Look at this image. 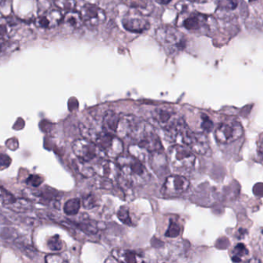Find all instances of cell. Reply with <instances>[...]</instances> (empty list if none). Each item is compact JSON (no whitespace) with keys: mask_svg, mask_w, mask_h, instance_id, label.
Returning <instances> with one entry per match:
<instances>
[{"mask_svg":"<svg viewBox=\"0 0 263 263\" xmlns=\"http://www.w3.org/2000/svg\"><path fill=\"white\" fill-rule=\"evenodd\" d=\"M116 160L121 175L133 187L143 185L149 181V173L141 161L130 155H120Z\"/></svg>","mask_w":263,"mask_h":263,"instance_id":"1","label":"cell"},{"mask_svg":"<svg viewBox=\"0 0 263 263\" xmlns=\"http://www.w3.org/2000/svg\"><path fill=\"white\" fill-rule=\"evenodd\" d=\"M90 141H93L96 146H98L106 156L110 159H117L124 152V143L122 140L114 133L107 130L96 131L94 130L89 131Z\"/></svg>","mask_w":263,"mask_h":263,"instance_id":"2","label":"cell"},{"mask_svg":"<svg viewBox=\"0 0 263 263\" xmlns=\"http://www.w3.org/2000/svg\"><path fill=\"white\" fill-rule=\"evenodd\" d=\"M171 139L177 143V145L187 147L191 152L198 155H205L210 148L206 135L203 133L194 132L187 125L175 134Z\"/></svg>","mask_w":263,"mask_h":263,"instance_id":"3","label":"cell"},{"mask_svg":"<svg viewBox=\"0 0 263 263\" xmlns=\"http://www.w3.org/2000/svg\"><path fill=\"white\" fill-rule=\"evenodd\" d=\"M156 37L159 43L170 55L177 54L186 47L184 35L172 26H165L159 28L157 29Z\"/></svg>","mask_w":263,"mask_h":263,"instance_id":"4","label":"cell"},{"mask_svg":"<svg viewBox=\"0 0 263 263\" xmlns=\"http://www.w3.org/2000/svg\"><path fill=\"white\" fill-rule=\"evenodd\" d=\"M152 119L170 138L186 126L184 120L178 114L167 109H156L152 114Z\"/></svg>","mask_w":263,"mask_h":263,"instance_id":"5","label":"cell"},{"mask_svg":"<svg viewBox=\"0 0 263 263\" xmlns=\"http://www.w3.org/2000/svg\"><path fill=\"white\" fill-rule=\"evenodd\" d=\"M168 159L172 167L175 170L188 171L194 167L196 156L189 148L181 145L169 148Z\"/></svg>","mask_w":263,"mask_h":263,"instance_id":"6","label":"cell"},{"mask_svg":"<svg viewBox=\"0 0 263 263\" xmlns=\"http://www.w3.org/2000/svg\"><path fill=\"white\" fill-rule=\"evenodd\" d=\"M73 151L81 162H89L103 159L105 154L93 141L88 139H78L73 143Z\"/></svg>","mask_w":263,"mask_h":263,"instance_id":"7","label":"cell"},{"mask_svg":"<svg viewBox=\"0 0 263 263\" xmlns=\"http://www.w3.org/2000/svg\"><path fill=\"white\" fill-rule=\"evenodd\" d=\"M244 134V129L240 123L236 121H225L216 127L215 138L221 145H229L240 139Z\"/></svg>","mask_w":263,"mask_h":263,"instance_id":"8","label":"cell"},{"mask_svg":"<svg viewBox=\"0 0 263 263\" xmlns=\"http://www.w3.org/2000/svg\"><path fill=\"white\" fill-rule=\"evenodd\" d=\"M189 187V180L184 176L171 175L165 179L161 192L164 196H179L186 192Z\"/></svg>","mask_w":263,"mask_h":263,"instance_id":"9","label":"cell"},{"mask_svg":"<svg viewBox=\"0 0 263 263\" xmlns=\"http://www.w3.org/2000/svg\"><path fill=\"white\" fill-rule=\"evenodd\" d=\"M84 24L89 28H95L104 23L107 19L106 12L94 4H85L80 12Z\"/></svg>","mask_w":263,"mask_h":263,"instance_id":"10","label":"cell"},{"mask_svg":"<svg viewBox=\"0 0 263 263\" xmlns=\"http://www.w3.org/2000/svg\"><path fill=\"white\" fill-rule=\"evenodd\" d=\"M92 168L94 174L112 181H116L121 175L117 164L105 159H100L95 162L93 167Z\"/></svg>","mask_w":263,"mask_h":263,"instance_id":"11","label":"cell"},{"mask_svg":"<svg viewBox=\"0 0 263 263\" xmlns=\"http://www.w3.org/2000/svg\"><path fill=\"white\" fill-rule=\"evenodd\" d=\"M64 15L60 9H50L36 18L34 25L40 29H50L61 24Z\"/></svg>","mask_w":263,"mask_h":263,"instance_id":"12","label":"cell"},{"mask_svg":"<svg viewBox=\"0 0 263 263\" xmlns=\"http://www.w3.org/2000/svg\"><path fill=\"white\" fill-rule=\"evenodd\" d=\"M148 160L152 170L159 177H163L169 172V160L163 151L149 153Z\"/></svg>","mask_w":263,"mask_h":263,"instance_id":"13","label":"cell"},{"mask_svg":"<svg viewBox=\"0 0 263 263\" xmlns=\"http://www.w3.org/2000/svg\"><path fill=\"white\" fill-rule=\"evenodd\" d=\"M122 23L125 29L131 33H144L150 28V22L148 20L138 16H125Z\"/></svg>","mask_w":263,"mask_h":263,"instance_id":"14","label":"cell"},{"mask_svg":"<svg viewBox=\"0 0 263 263\" xmlns=\"http://www.w3.org/2000/svg\"><path fill=\"white\" fill-rule=\"evenodd\" d=\"M112 256L115 261L121 263H135L143 262V257L140 253L133 250L116 249L112 252Z\"/></svg>","mask_w":263,"mask_h":263,"instance_id":"15","label":"cell"},{"mask_svg":"<svg viewBox=\"0 0 263 263\" xmlns=\"http://www.w3.org/2000/svg\"><path fill=\"white\" fill-rule=\"evenodd\" d=\"M61 23L64 26V29L69 31H74V30L80 29L84 24V22H83L81 13L73 9L64 15Z\"/></svg>","mask_w":263,"mask_h":263,"instance_id":"16","label":"cell"},{"mask_svg":"<svg viewBox=\"0 0 263 263\" xmlns=\"http://www.w3.org/2000/svg\"><path fill=\"white\" fill-rule=\"evenodd\" d=\"M16 26V20L11 16L0 18V40H10Z\"/></svg>","mask_w":263,"mask_h":263,"instance_id":"17","label":"cell"},{"mask_svg":"<svg viewBox=\"0 0 263 263\" xmlns=\"http://www.w3.org/2000/svg\"><path fill=\"white\" fill-rule=\"evenodd\" d=\"M205 22L204 16L200 14H193L184 21V26L188 30L194 31L201 29Z\"/></svg>","mask_w":263,"mask_h":263,"instance_id":"18","label":"cell"},{"mask_svg":"<svg viewBox=\"0 0 263 263\" xmlns=\"http://www.w3.org/2000/svg\"><path fill=\"white\" fill-rule=\"evenodd\" d=\"M18 42L11 40H0V57H7L19 50Z\"/></svg>","mask_w":263,"mask_h":263,"instance_id":"19","label":"cell"},{"mask_svg":"<svg viewBox=\"0 0 263 263\" xmlns=\"http://www.w3.org/2000/svg\"><path fill=\"white\" fill-rule=\"evenodd\" d=\"M128 152H129L130 155L134 157L138 160L141 161V162H145L148 155H149L147 151L143 149L138 145H135V144L130 145L129 148H128Z\"/></svg>","mask_w":263,"mask_h":263,"instance_id":"20","label":"cell"},{"mask_svg":"<svg viewBox=\"0 0 263 263\" xmlns=\"http://www.w3.org/2000/svg\"><path fill=\"white\" fill-rule=\"evenodd\" d=\"M81 201L78 198H73L69 200L64 205V212L67 215H76L79 212L81 208Z\"/></svg>","mask_w":263,"mask_h":263,"instance_id":"21","label":"cell"},{"mask_svg":"<svg viewBox=\"0 0 263 263\" xmlns=\"http://www.w3.org/2000/svg\"><path fill=\"white\" fill-rule=\"evenodd\" d=\"M248 254H249V250L246 246L244 244L239 243L233 249L232 260L233 262H242L243 257H246Z\"/></svg>","mask_w":263,"mask_h":263,"instance_id":"22","label":"cell"},{"mask_svg":"<svg viewBox=\"0 0 263 263\" xmlns=\"http://www.w3.org/2000/svg\"><path fill=\"white\" fill-rule=\"evenodd\" d=\"M78 226H81L80 227L81 230L89 235L96 234L99 230L96 222L91 220L84 221L81 223L78 224Z\"/></svg>","mask_w":263,"mask_h":263,"instance_id":"23","label":"cell"},{"mask_svg":"<svg viewBox=\"0 0 263 263\" xmlns=\"http://www.w3.org/2000/svg\"><path fill=\"white\" fill-rule=\"evenodd\" d=\"M117 217L121 222L125 225L133 226L132 219H131V214H130L129 209L127 207L123 206L119 209L117 212Z\"/></svg>","mask_w":263,"mask_h":263,"instance_id":"24","label":"cell"},{"mask_svg":"<svg viewBox=\"0 0 263 263\" xmlns=\"http://www.w3.org/2000/svg\"><path fill=\"white\" fill-rule=\"evenodd\" d=\"M181 234V227L177 222L174 220H170L169 228L165 232V236L169 238H177Z\"/></svg>","mask_w":263,"mask_h":263,"instance_id":"25","label":"cell"},{"mask_svg":"<svg viewBox=\"0 0 263 263\" xmlns=\"http://www.w3.org/2000/svg\"><path fill=\"white\" fill-rule=\"evenodd\" d=\"M54 2L60 10H73L76 5L74 0H54Z\"/></svg>","mask_w":263,"mask_h":263,"instance_id":"26","label":"cell"},{"mask_svg":"<svg viewBox=\"0 0 263 263\" xmlns=\"http://www.w3.org/2000/svg\"><path fill=\"white\" fill-rule=\"evenodd\" d=\"M238 5V0H219V8L222 10H235Z\"/></svg>","mask_w":263,"mask_h":263,"instance_id":"27","label":"cell"},{"mask_svg":"<svg viewBox=\"0 0 263 263\" xmlns=\"http://www.w3.org/2000/svg\"><path fill=\"white\" fill-rule=\"evenodd\" d=\"M201 127L202 128L203 131H205V132H210L212 131V130L213 129V122H212V120L208 117V116L205 115V114H202L201 116Z\"/></svg>","mask_w":263,"mask_h":263,"instance_id":"28","label":"cell"},{"mask_svg":"<svg viewBox=\"0 0 263 263\" xmlns=\"http://www.w3.org/2000/svg\"><path fill=\"white\" fill-rule=\"evenodd\" d=\"M48 246L53 251H57V250H62L63 243L59 236H55L50 238L48 242Z\"/></svg>","mask_w":263,"mask_h":263,"instance_id":"29","label":"cell"},{"mask_svg":"<svg viewBox=\"0 0 263 263\" xmlns=\"http://www.w3.org/2000/svg\"><path fill=\"white\" fill-rule=\"evenodd\" d=\"M96 198L93 194H89L83 199V205L85 208H88V209L93 208V207L96 206Z\"/></svg>","mask_w":263,"mask_h":263,"instance_id":"30","label":"cell"},{"mask_svg":"<svg viewBox=\"0 0 263 263\" xmlns=\"http://www.w3.org/2000/svg\"><path fill=\"white\" fill-rule=\"evenodd\" d=\"M11 163V159L9 156L5 155H0V169H5L8 167Z\"/></svg>","mask_w":263,"mask_h":263,"instance_id":"31","label":"cell"},{"mask_svg":"<svg viewBox=\"0 0 263 263\" xmlns=\"http://www.w3.org/2000/svg\"><path fill=\"white\" fill-rule=\"evenodd\" d=\"M43 181V179L40 178L39 176L33 175L30 176L29 179H28L27 184H30L33 187H37L40 185Z\"/></svg>","mask_w":263,"mask_h":263,"instance_id":"32","label":"cell"},{"mask_svg":"<svg viewBox=\"0 0 263 263\" xmlns=\"http://www.w3.org/2000/svg\"><path fill=\"white\" fill-rule=\"evenodd\" d=\"M259 155H260V160H262V157H263V141L262 139L260 141V146H259V150H257Z\"/></svg>","mask_w":263,"mask_h":263,"instance_id":"33","label":"cell"},{"mask_svg":"<svg viewBox=\"0 0 263 263\" xmlns=\"http://www.w3.org/2000/svg\"><path fill=\"white\" fill-rule=\"evenodd\" d=\"M172 1V0H158V2L162 5H167V4L170 3Z\"/></svg>","mask_w":263,"mask_h":263,"instance_id":"34","label":"cell"},{"mask_svg":"<svg viewBox=\"0 0 263 263\" xmlns=\"http://www.w3.org/2000/svg\"><path fill=\"white\" fill-rule=\"evenodd\" d=\"M253 1H255V0H250V2H253Z\"/></svg>","mask_w":263,"mask_h":263,"instance_id":"35","label":"cell"}]
</instances>
